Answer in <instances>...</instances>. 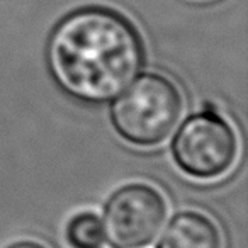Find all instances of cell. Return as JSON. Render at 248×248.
Listing matches in <instances>:
<instances>
[{
	"instance_id": "6da1fadb",
	"label": "cell",
	"mask_w": 248,
	"mask_h": 248,
	"mask_svg": "<svg viewBox=\"0 0 248 248\" xmlns=\"http://www.w3.org/2000/svg\"><path fill=\"white\" fill-rule=\"evenodd\" d=\"M53 78L77 100L102 104L119 97L143 66V45L126 17L106 7L72 12L46 48Z\"/></svg>"
},
{
	"instance_id": "7a4b0ae2",
	"label": "cell",
	"mask_w": 248,
	"mask_h": 248,
	"mask_svg": "<svg viewBox=\"0 0 248 248\" xmlns=\"http://www.w3.org/2000/svg\"><path fill=\"white\" fill-rule=\"evenodd\" d=\"M182 114V95L175 83L145 73L128 85L110 110L116 131L138 146H153L172 135Z\"/></svg>"
},
{
	"instance_id": "3957f363",
	"label": "cell",
	"mask_w": 248,
	"mask_h": 248,
	"mask_svg": "<svg viewBox=\"0 0 248 248\" xmlns=\"http://www.w3.org/2000/svg\"><path fill=\"white\" fill-rule=\"evenodd\" d=\"M165 217V197L138 182L121 187L107 199L100 221L110 248H143L155 240Z\"/></svg>"
},
{
	"instance_id": "277c9868",
	"label": "cell",
	"mask_w": 248,
	"mask_h": 248,
	"mask_svg": "<svg viewBox=\"0 0 248 248\" xmlns=\"http://www.w3.org/2000/svg\"><path fill=\"white\" fill-rule=\"evenodd\" d=\"M236 148L230 124L207 110L187 119L172 143L177 165L196 179H214L228 172L236 158Z\"/></svg>"
},
{
	"instance_id": "5b68a950",
	"label": "cell",
	"mask_w": 248,
	"mask_h": 248,
	"mask_svg": "<svg viewBox=\"0 0 248 248\" xmlns=\"http://www.w3.org/2000/svg\"><path fill=\"white\" fill-rule=\"evenodd\" d=\"M156 248H223V236L207 214L186 209L167 223Z\"/></svg>"
},
{
	"instance_id": "8992f818",
	"label": "cell",
	"mask_w": 248,
	"mask_h": 248,
	"mask_svg": "<svg viewBox=\"0 0 248 248\" xmlns=\"http://www.w3.org/2000/svg\"><path fill=\"white\" fill-rule=\"evenodd\" d=\"M65 238L73 248H102L106 243L102 221L92 211H82L66 223Z\"/></svg>"
},
{
	"instance_id": "52a82bcc",
	"label": "cell",
	"mask_w": 248,
	"mask_h": 248,
	"mask_svg": "<svg viewBox=\"0 0 248 248\" xmlns=\"http://www.w3.org/2000/svg\"><path fill=\"white\" fill-rule=\"evenodd\" d=\"M5 248H48V247L34 240H19V241H14V243L7 245Z\"/></svg>"
}]
</instances>
